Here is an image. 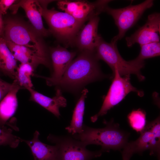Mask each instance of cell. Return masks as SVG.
Instances as JSON below:
<instances>
[{
  "label": "cell",
  "instance_id": "26",
  "mask_svg": "<svg viewBox=\"0 0 160 160\" xmlns=\"http://www.w3.org/2000/svg\"><path fill=\"white\" fill-rule=\"evenodd\" d=\"M16 1L15 0H0V13L2 15L6 14L8 9Z\"/></svg>",
  "mask_w": 160,
  "mask_h": 160
},
{
  "label": "cell",
  "instance_id": "16",
  "mask_svg": "<svg viewBox=\"0 0 160 160\" xmlns=\"http://www.w3.org/2000/svg\"><path fill=\"white\" fill-rule=\"evenodd\" d=\"M40 135L36 131L32 139L26 140L21 139V142H25L30 148L34 160H56L57 149L56 145L45 144L39 139Z\"/></svg>",
  "mask_w": 160,
  "mask_h": 160
},
{
  "label": "cell",
  "instance_id": "21",
  "mask_svg": "<svg viewBox=\"0 0 160 160\" xmlns=\"http://www.w3.org/2000/svg\"><path fill=\"white\" fill-rule=\"evenodd\" d=\"M141 49L138 56L134 60L139 64H144V60L160 55V42L145 44L140 46Z\"/></svg>",
  "mask_w": 160,
  "mask_h": 160
},
{
  "label": "cell",
  "instance_id": "24",
  "mask_svg": "<svg viewBox=\"0 0 160 160\" xmlns=\"http://www.w3.org/2000/svg\"><path fill=\"white\" fill-rule=\"evenodd\" d=\"M83 1H71L67 0L58 1L57 5L58 8L64 12L71 15L81 7Z\"/></svg>",
  "mask_w": 160,
  "mask_h": 160
},
{
  "label": "cell",
  "instance_id": "5",
  "mask_svg": "<svg viewBox=\"0 0 160 160\" xmlns=\"http://www.w3.org/2000/svg\"><path fill=\"white\" fill-rule=\"evenodd\" d=\"M98 60L105 61L112 69L113 72L117 69L122 76L133 74L141 81L145 79L141 69L144 66L138 65L133 60L127 61L121 56L118 50L116 44L108 43L102 38L99 41L95 52Z\"/></svg>",
  "mask_w": 160,
  "mask_h": 160
},
{
  "label": "cell",
  "instance_id": "13",
  "mask_svg": "<svg viewBox=\"0 0 160 160\" xmlns=\"http://www.w3.org/2000/svg\"><path fill=\"white\" fill-rule=\"evenodd\" d=\"M20 7L24 10L31 25L40 36L45 37L50 34L43 24L41 14L42 6L39 0H20L10 8L13 13H15Z\"/></svg>",
  "mask_w": 160,
  "mask_h": 160
},
{
  "label": "cell",
  "instance_id": "7",
  "mask_svg": "<svg viewBox=\"0 0 160 160\" xmlns=\"http://www.w3.org/2000/svg\"><path fill=\"white\" fill-rule=\"evenodd\" d=\"M47 139L57 146L56 160H91L100 156L103 152L101 150L90 151L81 141L73 137L50 134Z\"/></svg>",
  "mask_w": 160,
  "mask_h": 160
},
{
  "label": "cell",
  "instance_id": "2",
  "mask_svg": "<svg viewBox=\"0 0 160 160\" xmlns=\"http://www.w3.org/2000/svg\"><path fill=\"white\" fill-rule=\"evenodd\" d=\"M104 123L106 126L101 128L84 125L82 132L73 135V138L86 146L90 144L100 145L103 152L123 148L128 143L129 134L121 130L119 124L113 123V121H105Z\"/></svg>",
  "mask_w": 160,
  "mask_h": 160
},
{
  "label": "cell",
  "instance_id": "27",
  "mask_svg": "<svg viewBox=\"0 0 160 160\" xmlns=\"http://www.w3.org/2000/svg\"><path fill=\"white\" fill-rule=\"evenodd\" d=\"M122 152L123 160H129L133 154L129 147L126 145Z\"/></svg>",
  "mask_w": 160,
  "mask_h": 160
},
{
  "label": "cell",
  "instance_id": "20",
  "mask_svg": "<svg viewBox=\"0 0 160 160\" xmlns=\"http://www.w3.org/2000/svg\"><path fill=\"white\" fill-rule=\"evenodd\" d=\"M35 69L34 66L29 63H21L17 67L14 80L21 89L32 88L33 84L31 77Z\"/></svg>",
  "mask_w": 160,
  "mask_h": 160
},
{
  "label": "cell",
  "instance_id": "19",
  "mask_svg": "<svg viewBox=\"0 0 160 160\" xmlns=\"http://www.w3.org/2000/svg\"><path fill=\"white\" fill-rule=\"evenodd\" d=\"M88 92V90L86 89H84L82 90L81 97L73 111L70 124L65 128L68 132L72 135L80 133L83 131L85 100Z\"/></svg>",
  "mask_w": 160,
  "mask_h": 160
},
{
  "label": "cell",
  "instance_id": "10",
  "mask_svg": "<svg viewBox=\"0 0 160 160\" xmlns=\"http://www.w3.org/2000/svg\"><path fill=\"white\" fill-rule=\"evenodd\" d=\"M160 14L154 13L150 15L145 23L125 40L128 47L135 43L140 46L155 42H159Z\"/></svg>",
  "mask_w": 160,
  "mask_h": 160
},
{
  "label": "cell",
  "instance_id": "12",
  "mask_svg": "<svg viewBox=\"0 0 160 160\" xmlns=\"http://www.w3.org/2000/svg\"><path fill=\"white\" fill-rule=\"evenodd\" d=\"M99 20L98 16L91 18L78 33L74 42L82 52H95L102 38L98 33Z\"/></svg>",
  "mask_w": 160,
  "mask_h": 160
},
{
  "label": "cell",
  "instance_id": "25",
  "mask_svg": "<svg viewBox=\"0 0 160 160\" xmlns=\"http://www.w3.org/2000/svg\"><path fill=\"white\" fill-rule=\"evenodd\" d=\"M12 86V84L4 81L0 77V102L10 91Z\"/></svg>",
  "mask_w": 160,
  "mask_h": 160
},
{
  "label": "cell",
  "instance_id": "17",
  "mask_svg": "<svg viewBox=\"0 0 160 160\" xmlns=\"http://www.w3.org/2000/svg\"><path fill=\"white\" fill-rule=\"evenodd\" d=\"M12 87L0 102V126L7 124V120L15 113L18 106L17 97L18 91L21 89L14 80Z\"/></svg>",
  "mask_w": 160,
  "mask_h": 160
},
{
  "label": "cell",
  "instance_id": "15",
  "mask_svg": "<svg viewBox=\"0 0 160 160\" xmlns=\"http://www.w3.org/2000/svg\"><path fill=\"white\" fill-rule=\"evenodd\" d=\"M5 41L15 59L21 63H30L35 69L40 64L51 68L50 63L41 57L33 50L25 46L16 44L9 41Z\"/></svg>",
  "mask_w": 160,
  "mask_h": 160
},
{
  "label": "cell",
  "instance_id": "3",
  "mask_svg": "<svg viewBox=\"0 0 160 160\" xmlns=\"http://www.w3.org/2000/svg\"><path fill=\"white\" fill-rule=\"evenodd\" d=\"M3 38L6 41L25 46L50 62L49 52L40 36L31 25L18 18H9L4 22Z\"/></svg>",
  "mask_w": 160,
  "mask_h": 160
},
{
  "label": "cell",
  "instance_id": "23",
  "mask_svg": "<svg viewBox=\"0 0 160 160\" xmlns=\"http://www.w3.org/2000/svg\"><path fill=\"white\" fill-rule=\"evenodd\" d=\"M21 138L12 133V130L5 126H0V146L9 145L15 148L21 142Z\"/></svg>",
  "mask_w": 160,
  "mask_h": 160
},
{
  "label": "cell",
  "instance_id": "18",
  "mask_svg": "<svg viewBox=\"0 0 160 160\" xmlns=\"http://www.w3.org/2000/svg\"><path fill=\"white\" fill-rule=\"evenodd\" d=\"M17 67L16 60L8 47L4 39L0 36V71L15 79Z\"/></svg>",
  "mask_w": 160,
  "mask_h": 160
},
{
  "label": "cell",
  "instance_id": "4",
  "mask_svg": "<svg viewBox=\"0 0 160 160\" xmlns=\"http://www.w3.org/2000/svg\"><path fill=\"white\" fill-rule=\"evenodd\" d=\"M41 4V15L49 26L50 33L67 45L73 43L85 22L79 21L66 12L48 9L47 4Z\"/></svg>",
  "mask_w": 160,
  "mask_h": 160
},
{
  "label": "cell",
  "instance_id": "22",
  "mask_svg": "<svg viewBox=\"0 0 160 160\" xmlns=\"http://www.w3.org/2000/svg\"><path fill=\"white\" fill-rule=\"evenodd\" d=\"M128 122L131 127L137 132H141L146 125V113L139 109L132 111L127 116Z\"/></svg>",
  "mask_w": 160,
  "mask_h": 160
},
{
  "label": "cell",
  "instance_id": "9",
  "mask_svg": "<svg viewBox=\"0 0 160 160\" xmlns=\"http://www.w3.org/2000/svg\"><path fill=\"white\" fill-rule=\"evenodd\" d=\"M136 140L128 143L133 153H142L150 151V154L159 158L160 151V120L158 116L154 120L147 124Z\"/></svg>",
  "mask_w": 160,
  "mask_h": 160
},
{
  "label": "cell",
  "instance_id": "14",
  "mask_svg": "<svg viewBox=\"0 0 160 160\" xmlns=\"http://www.w3.org/2000/svg\"><path fill=\"white\" fill-rule=\"evenodd\" d=\"M27 89L30 93V100L38 104L58 118H59L60 108L65 107L67 105L66 99L62 95L60 89H57L55 96L52 98L44 95L32 88Z\"/></svg>",
  "mask_w": 160,
  "mask_h": 160
},
{
  "label": "cell",
  "instance_id": "1",
  "mask_svg": "<svg viewBox=\"0 0 160 160\" xmlns=\"http://www.w3.org/2000/svg\"><path fill=\"white\" fill-rule=\"evenodd\" d=\"M95 52L82 51L73 60L54 86L71 92L79 91L86 84L102 77Z\"/></svg>",
  "mask_w": 160,
  "mask_h": 160
},
{
  "label": "cell",
  "instance_id": "28",
  "mask_svg": "<svg viewBox=\"0 0 160 160\" xmlns=\"http://www.w3.org/2000/svg\"><path fill=\"white\" fill-rule=\"evenodd\" d=\"M2 15L0 13V36L3 37L4 29V23Z\"/></svg>",
  "mask_w": 160,
  "mask_h": 160
},
{
  "label": "cell",
  "instance_id": "8",
  "mask_svg": "<svg viewBox=\"0 0 160 160\" xmlns=\"http://www.w3.org/2000/svg\"><path fill=\"white\" fill-rule=\"evenodd\" d=\"M113 72V79L104 98L102 107L99 112L91 117L92 122L96 121L99 117L106 114L109 110L120 102L130 92H135L140 97L144 95L143 92L137 90L132 85L130 81V75L122 77L117 69Z\"/></svg>",
  "mask_w": 160,
  "mask_h": 160
},
{
  "label": "cell",
  "instance_id": "6",
  "mask_svg": "<svg viewBox=\"0 0 160 160\" xmlns=\"http://www.w3.org/2000/svg\"><path fill=\"white\" fill-rule=\"evenodd\" d=\"M153 4V0H146L137 5L121 8L113 9L107 6L104 11L112 17L119 30L118 34L113 38L111 43L117 44L126 32L136 24L145 11Z\"/></svg>",
  "mask_w": 160,
  "mask_h": 160
},
{
  "label": "cell",
  "instance_id": "11",
  "mask_svg": "<svg viewBox=\"0 0 160 160\" xmlns=\"http://www.w3.org/2000/svg\"><path fill=\"white\" fill-rule=\"evenodd\" d=\"M51 59L53 71L50 77H45L38 75V77L45 79L49 86H54L58 81L73 60L76 53L71 52L60 45L51 48L49 52Z\"/></svg>",
  "mask_w": 160,
  "mask_h": 160
}]
</instances>
